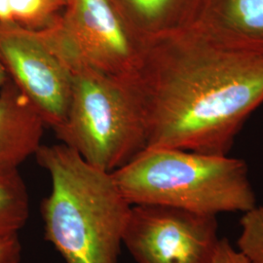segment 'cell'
<instances>
[{"instance_id": "1", "label": "cell", "mask_w": 263, "mask_h": 263, "mask_svg": "<svg viewBox=\"0 0 263 263\" xmlns=\"http://www.w3.org/2000/svg\"><path fill=\"white\" fill-rule=\"evenodd\" d=\"M137 83L146 147L228 155L263 103V57L219 45L190 27L147 40Z\"/></svg>"}, {"instance_id": "2", "label": "cell", "mask_w": 263, "mask_h": 263, "mask_svg": "<svg viewBox=\"0 0 263 263\" xmlns=\"http://www.w3.org/2000/svg\"><path fill=\"white\" fill-rule=\"evenodd\" d=\"M34 156L51 180L40 205L46 241L66 263H118L132 205L112 173L63 143L42 144Z\"/></svg>"}, {"instance_id": "3", "label": "cell", "mask_w": 263, "mask_h": 263, "mask_svg": "<svg viewBox=\"0 0 263 263\" xmlns=\"http://www.w3.org/2000/svg\"><path fill=\"white\" fill-rule=\"evenodd\" d=\"M71 73V96L64 124L55 132L61 143L96 168L114 173L146 148L147 126L135 79H121L86 64L58 35L45 29Z\"/></svg>"}, {"instance_id": "4", "label": "cell", "mask_w": 263, "mask_h": 263, "mask_svg": "<svg viewBox=\"0 0 263 263\" xmlns=\"http://www.w3.org/2000/svg\"><path fill=\"white\" fill-rule=\"evenodd\" d=\"M133 205H163L216 215L256 204L244 160L165 147H146L112 173Z\"/></svg>"}, {"instance_id": "5", "label": "cell", "mask_w": 263, "mask_h": 263, "mask_svg": "<svg viewBox=\"0 0 263 263\" xmlns=\"http://www.w3.org/2000/svg\"><path fill=\"white\" fill-rule=\"evenodd\" d=\"M54 27L66 46L95 69L121 79L137 77L147 41L112 0H66Z\"/></svg>"}, {"instance_id": "6", "label": "cell", "mask_w": 263, "mask_h": 263, "mask_svg": "<svg viewBox=\"0 0 263 263\" xmlns=\"http://www.w3.org/2000/svg\"><path fill=\"white\" fill-rule=\"evenodd\" d=\"M216 215L133 205L123 235L137 263H211L220 238Z\"/></svg>"}, {"instance_id": "7", "label": "cell", "mask_w": 263, "mask_h": 263, "mask_svg": "<svg viewBox=\"0 0 263 263\" xmlns=\"http://www.w3.org/2000/svg\"><path fill=\"white\" fill-rule=\"evenodd\" d=\"M0 53L10 78L56 131L68 111L71 73L46 31L0 23Z\"/></svg>"}, {"instance_id": "8", "label": "cell", "mask_w": 263, "mask_h": 263, "mask_svg": "<svg viewBox=\"0 0 263 263\" xmlns=\"http://www.w3.org/2000/svg\"><path fill=\"white\" fill-rule=\"evenodd\" d=\"M192 28L219 45L263 57V0H203Z\"/></svg>"}, {"instance_id": "9", "label": "cell", "mask_w": 263, "mask_h": 263, "mask_svg": "<svg viewBox=\"0 0 263 263\" xmlns=\"http://www.w3.org/2000/svg\"><path fill=\"white\" fill-rule=\"evenodd\" d=\"M45 123L15 82L0 89V172L19 169L42 145Z\"/></svg>"}, {"instance_id": "10", "label": "cell", "mask_w": 263, "mask_h": 263, "mask_svg": "<svg viewBox=\"0 0 263 263\" xmlns=\"http://www.w3.org/2000/svg\"><path fill=\"white\" fill-rule=\"evenodd\" d=\"M134 30L147 40L190 28L203 0H112Z\"/></svg>"}, {"instance_id": "11", "label": "cell", "mask_w": 263, "mask_h": 263, "mask_svg": "<svg viewBox=\"0 0 263 263\" xmlns=\"http://www.w3.org/2000/svg\"><path fill=\"white\" fill-rule=\"evenodd\" d=\"M29 215V194L19 169L0 172V240L19 234Z\"/></svg>"}, {"instance_id": "12", "label": "cell", "mask_w": 263, "mask_h": 263, "mask_svg": "<svg viewBox=\"0 0 263 263\" xmlns=\"http://www.w3.org/2000/svg\"><path fill=\"white\" fill-rule=\"evenodd\" d=\"M66 0H10L13 23L21 28L40 31L61 17Z\"/></svg>"}, {"instance_id": "13", "label": "cell", "mask_w": 263, "mask_h": 263, "mask_svg": "<svg viewBox=\"0 0 263 263\" xmlns=\"http://www.w3.org/2000/svg\"><path fill=\"white\" fill-rule=\"evenodd\" d=\"M237 250L249 263H263V204L243 213Z\"/></svg>"}, {"instance_id": "14", "label": "cell", "mask_w": 263, "mask_h": 263, "mask_svg": "<svg viewBox=\"0 0 263 263\" xmlns=\"http://www.w3.org/2000/svg\"><path fill=\"white\" fill-rule=\"evenodd\" d=\"M23 247L19 234L0 240V263H21Z\"/></svg>"}, {"instance_id": "15", "label": "cell", "mask_w": 263, "mask_h": 263, "mask_svg": "<svg viewBox=\"0 0 263 263\" xmlns=\"http://www.w3.org/2000/svg\"><path fill=\"white\" fill-rule=\"evenodd\" d=\"M211 263H249L236 248L228 241L227 238H220L216 254Z\"/></svg>"}, {"instance_id": "16", "label": "cell", "mask_w": 263, "mask_h": 263, "mask_svg": "<svg viewBox=\"0 0 263 263\" xmlns=\"http://www.w3.org/2000/svg\"><path fill=\"white\" fill-rule=\"evenodd\" d=\"M0 23L14 24L10 10V0H0Z\"/></svg>"}, {"instance_id": "17", "label": "cell", "mask_w": 263, "mask_h": 263, "mask_svg": "<svg viewBox=\"0 0 263 263\" xmlns=\"http://www.w3.org/2000/svg\"><path fill=\"white\" fill-rule=\"evenodd\" d=\"M9 78L8 71L6 69V66L4 65V62L2 60V56L0 53V89L9 80Z\"/></svg>"}]
</instances>
